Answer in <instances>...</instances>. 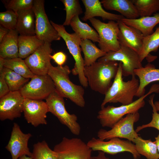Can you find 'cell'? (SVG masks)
Listing matches in <instances>:
<instances>
[{"label":"cell","instance_id":"cell-3","mask_svg":"<svg viewBox=\"0 0 159 159\" xmlns=\"http://www.w3.org/2000/svg\"><path fill=\"white\" fill-rule=\"evenodd\" d=\"M122 69V63H118L117 74L112 84L105 94L104 98L101 105V108L105 107L107 103H120L126 105L132 102L133 97L138 90L139 82L132 76L131 80L123 81Z\"/></svg>","mask_w":159,"mask_h":159},{"label":"cell","instance_id":"cell-38","mask_svg":"<svg viewBox=\"0 0 159 159\" xmlns=\"http://www.w3.org/2000/svg\"><path fill=\"white\" fill-rule=\"evenodd\" d=\"M50 57L58 66H62L65 63L67 59L66 54L62 51H59L51 55Z\"/></svg>","mask_w":159,"mask_h":159},{"label":"cell","instance_id":"cell-28","mask_svg":"<svg viewBox=\"0 0 159 159\" xmlns=\"http://www.w3.org/2000/svg\"><path fill=\"white\" fill-rule=\"evenodd\" d=\"M136 150L140 155L147 159H159V154L155 141L150 139L145 140L138 136L133 142Z\"/></svg>","mask_w":159,"mask_h":159},{"label":"cell","instance_id":"cell-13","mask_svg":"<svg viewBox=\"0 0 159 159\" xmlns=\"http://www.w3.org/2000/svg\"><path fill=\"white\" fill-rule=\"evenodd\" d=\"M87 144L92 151H101L112 155L128 152L132 155L134 159H138L140 157V155L136 150L135 144L128 140L115 138L108 141H105L93 137Z\"/></svg>","mask_w":159,"mask_h":159},{"label":"cell","instance_id":"cell-27","mask_svg":"<svg viewBox=\"0 0 159 159\" xmlns=\"http://www.w3.org/2000/svg\"><path fill=\"white\" fill-rule=\"evenodd\" d=\"M80 46L84 56L85 66L92 65L96 62L97 59L103 57L106 54L98 48L89 39H82Z\"/></svg>","mask_w":159,"mask_h":159},{"label":"cell","instance_id":"cell-5","mask_svg":"<svg viewBox=\"0 0 159 159\" xmlns=\"http://www.w3.org/2000/svg\"><path fill=\"white\" fill-rule=\"evenodd\" d=\"M50 22L59 35L64 41L67 49L75 61L74 67L71 71L72 73L74 75H78L80 82L83 87H87V80L84 73V60L81 54L80 47L82 39L76 33L70 34L67 32L63 25L57 24L52 21Z\"/></svg>","mask_w":159,"mask_h":159},{"label":"cell","instance_id":"cell-24","mask_svg":"<svg viewBox=\"0 0 159 159\" xmlns=\"http://www.w3.org/2000/svg\"><path fill=\"white\" fill-rule=\"evenodd\" d=\"M121 20L126 25L139 30L144 37L154 32V27L159 24V13L154 14L152 16L142 17L135 19H128L124 17Z\"/></svg>","mask_w":159,"mask_h":159},{"label":"cell","instance_id":"cell-37","mask_svg":"<svg viewBox=\"0 0 159 159\" xmlns=\"http://www.w3.org/2000/svg\"><path fill=\"white\" fill-rule=\"evenodd\" d=\"M154 96V94L150 95L148 100L149 103L153 109L152 119L148 124L138 126L135 130L137 133L143 129L147 127H153L159 131V113L158 112L153 102Z\"/></svg>","mask_w":159,"mask_h":159},{"label":"cell","instance_id":"cell-14","mask_svg":"<svg viewBox=\"0 0 159 159\" xmlns=\"http://www.w3.org/2000/svg\"><path fill=\"white\" fill-rule=\"evenodd\" d=\"M52 51L51 43L44 42L24 61L31 70L35 75L48 74L52 65L50 55Z\"/></svg>","mask_w":159,"mask_h":159},{"label":"cell","instance_id":"cell-34","mask_svg":"<svg viewBox=\"0 0 159 159\" xmlns=\"http://www.w3.org/2000/svg\"><path fill=\"white\" fill-rule=\"evenodd\" d=\"M32 157L33 159H57L54 151L44 140L34 145Z\"/></svg>","mask_w":159,"mask_h":159},{"label":"cell","instance_id":"cell-45","mask_svg":"<svg viewBox=\"0 0 159 159\" xmlns=\"http://www.w3.org/2000/svg\"><path fill=\"white\" fill-rule=\"evenodd\" d=\"M18 159H33V158L32 157L24 155L20 157Z\"/></svg>","mask_w":159,"mask_h":159},{"label":"cell","instance_id":"cell-9","mask_svg":"<svg viewBox=\"0 0 159 159\" xmlns=\"http://www.w3.org/2000/svg\"><path fill=\"white\" fill-rule=\"evenodd\" d=\"M57 159H92V150L83 140L77 138L64 137L54 147Z\"/></svg>","mask_w":159,"mask_h":159},{"label":"cell","instance_id":"cell-19","mask_svg":"<svg viewBox=\"0 0 159 159\" xmlns=\"http://www.w3.org/2000/svg\"><path fill=\"white\" fill-rule=\"evenodd\" d=\"M85 11L82 19L84 21L94 18L101 17L103 20H109L117 22L124 17L121 15L115 14L107 12L102 6L101 1L99 0H82Z\"/></svg>","mask_w":159,"mask_h":159},{"label":"cell","instance_id":"cell-43","mask_svg":"<svg viewBox=\"0 0 159 159\" xmlns=\"http://www.w3.org/2000/svg\"><path fill=\"white\" fill-rule=\"evenodd\" d=\"M155 141L156 144L158 151L159 154V133L158 136L155 138Z\"/></svg>","mask_w":159,"mask_h":159},{"label":"cell","instance_id":"cell-1","mask_svg":"<svg viewBox=\"0 0 159 159\" xmlns=\"http://www.w3.org/2000/svg\"><path fill=\"white\" fill-rule=\"evenodd\" d=\"M71 71L67 65L50 67L48 74L54 84L55 89L63 98L69 99L80 107H84L85 90L81 86L73 83L70 80Z\"/></svg>","mask_w":159,"mask_h":159},{"label":"cell","instance_id":"cell-16","mask_svg":"<svg viewBox=\"0 0 159 159\" xmlns=\"http://www.w3.org/2000/svg\"><path fill=\"white\" fill-rule=\"evenodd\" d=\"M32 136L30 133H23L17 123H14L9 140L5 147L10 153L12 159H18L24 155L32 156V153L28 147V141Z\"/></svg>","mask_w":159,"mask_h":159},{"label":"cell","instance_id":"cell-7","mask_svg":"<svg viewBox=\"0 0 159 159\" xmlns=\"http://www.w3.org/2000/svg\"><path fill=\"white\" fill-rule=\"evenodd\" d=\"M49 112L56 116L60 122L66 126L74 135H80L81 127L77 117L70 114L66 110L64 98L55 90L46 99Z\"/></svg>","mask_w":159,"mask_h":159},{"label":"cell","instance_id":"cell-18","mask_svg":"<svg viewBox=\"0 0 159 159\" xmlns=\"http://www.w3.org/2000/svg\"><path fill=\"white\" fill-rule=\"evenodd\" d=\"M119 28L118 39L120 45L130 48L139 54L143 47L144 37L137 29L127 25L121 20L117 21Z\"/></svg>","mask_w":159,"mask_h":159},{"label":"cell","instance_id":"cell-2","mask_svg":"<svg viewBox=\"0 0 159 159\" xmlns=\"http://www.w3.org/2000/svg\"><path fill=\"white\" fill-rule=\"evenodd\" d=\"M118 63L115 61L95 62L85 66L84 74L93 90L105 95L112 85V80L117 74Z\"/></svg>","mask_w":159,"mask_h":159},{"label":"cell","instance_id":"cell-4","mask_svg":"<svg viewBox=\"0 0 159 159\" xmlns=\"http://www.w3.org/2000/svg\"><path fill=\"white\" fill-rule=\"evenodd\" d=\"M159 92V85H153L148 92L132 103L116 107L108 105L101 108L98 113L97 118L103 127L111 128L127 115L138 112L145 104V98L153 92Z\"/></svg>","mask_w":159,"mask_h":159},{"label":"cell","instance_id":"cell-15","mask_svg":"<svg viewBox=\"0 0 159 159\" xmlns=\"http://www.w3.org/2000/svg\"><path fill=\"white\" fill-rule=\"evenodd\" d=\"M25 98L19 91H10L0 98V120H13L23 112Z\"/></svg>","mask_w":159,"mask_h":159},{"label":"cell","instance_id":"cell-30","mask_svg":"<svg viewBox=\"0 0 159 159\" xmlns=\"http://www.w3.org/2000/svg\"><path fill=\"white\" fill-rule=\"evenodd\" d=\"M10 91H19L29 80L12 70L4 67L2 72Z\"/></svg>","mask_w":159,"mask_h":159},{"label":"cell","instance_id":"cell-23","mask_svg":"<svg viewBox=\"0 0 159 159\" xmlns=\"http://www.w3.org/2000/svg\"><path fill=\"white\" fill-rule=\"evenodd\" d=\"M16 29H11L0 43V57L4 59L19 57V36Z\"/></svg>","mask_w":159,"mask_h":159},{"label":"cell","instance_id":"cell-25","mask_svg":"<svg viewBox=\"0 0 159 159\" xmlns=\"http://www.w3.org/2000/svg\"><path fill=\"white\" fill-rule=\"evenodd\" d=\"M44 42L36 35L19 36V57L25 59L32 54Z\"/></svg>","mask_w":159,"mask_h":159},{"label":"cell","instance_id":"cell-10","mask_svg":"<svg viewBox=\"0 0 159 159\" xmlns=\"http://www.w3.org/2000/svg\"><path fill=\"white\" fill-rule=\"evenodd\" d=\"M120 46L119 50L106 53L104 56L99 59L98 61H119L122 63L123 76L127 77L135 75L134 70L143 67L138 54L130 48L122 45Z\"/></svg>","mask_w":159,"mask_h":159},{"label":"cell","instance_id":"cell-22","mask_svg":"<svg viewBox=\"0 0 159 159\" xmlns=\"http://www.w3.org/2000/svg\"><path fill=\"white\" fill-rule=\"evenodd\" d=\"M16 13L18 15V21L16 30L18 34L21 35H35V17L33 7Z\"/></svg>","mask_w":159,"mask_h":159},{"label":"cell","instance_id":"cell-29","mask_svg":"<svg viewBox=\"0 0 159 159\" xmlns=\"http://www.w3.org/2000/svg\"><path fill=\"white\" fill-rule=\"evenodd\" d=\"M159 47V25L152 34L144 37L141 51L139 55L140 60H143L152 52H157Z\"/></svg>","mask_w":159,"mask_h":159},{"label":"cell","instance_id":"cell-32","mask_svg":"<svg viewBox=\"0 0 159 159\" xmlns=\"http://www.w3.org/2000/svg\"><path fill=\"white\" fill-rule=\"evenodd\" d=\"M140 17L151 16L159 11V0H132Z\"/></svg>","mask_w":159,"mask_h":159},{"label":"cell","instance_id":"cell-6","mask_svg":"<svg viewBox=\"0 0 159 159\" xmlns=\"http://www.w3.org/2000/svg\"><path fill=\"white\" fill-rule=\"evenodd\" d=\"M91 23L98 34L100 49L107 53L115 52L120 48L118 39L119 28L117 22L109 21L107 23L93 18L90 19Z\"/></svg>","mask_w":159,"mask_h":159},{"label":"cell","instance_id":"cell-36","mask_svg":"<svg viewBox=\"0 0 159 159\" xmlns=\"http://www.w3.org/2000/svg\"><path fill=\"white\" fill-rule=\"evenodd\" d=\"M18 21L16 13L10 10L0 12V25L9 30L16 29Z\"/></svg>","mask_w":159,"mask_h":159},{"label":"cell","instance_id":"cell-11","mask_svg":"<svg viewBox=\"0 0 159 159\" xmlns=\"http://www.w3.org/2000/svg\"><path fill=\"white\" fill-rule=\"evenodd\" d=\"M55 90L53 80L47 74L35 75L19 91L25 99L42 100L46 99Z\"/></svg>","mask_w":159,"mask_h":159},{"label":"cell","instance_id":"cell-21","mask_svg":"<svg viewBox=\"0 0 159 159\" xmlns=\"http://www.w3.org/2000/svg\"><path fill=\"white\" fill-rule=\"evenodd\" d=\"M101 2L107 10L117 11L125 18L135 19L140 16L132 0H102Z\"/></svg>","mask_w":159,"mask_h":159},{"label":"cell","instance_id":"cell-44","mask_svg":"<svg viewBox=\"0 0 159 159\" xmlns=\"http://www.w3.org/2000/svg\"><path fill=\"white\" fill-rule=\"evenodd\" d=\"M156 110L157 111H159V101H155L154 103Z\"/></svg>","mask_w":159,"mask_h":159},{"label":"cell","instance_id":"cell-20","mask_svg":"<svg viewBox=\"0 0 159 159\" xmlns=\"http://www.w3.org/2000/svg\"><path fill=\"white\" fill-rule=\"evenodd\" d=\"M135 75L139 79V88L136 96L139 97L145 94V87L150 83L159 81V69L154 65L148 63L144 67L134 70Z\"/></svg>","mask_w":159,"mask_h":159},{"label":"cell","instance_id":"cell-41","mask_svg":"<svg viewBox=\"0 0 159 159\" xmlns=\"http://www.w3.org/2000/svg\"><path fill=\"white\" fill-rule=\"evenodd\" d=\"M92 159H109L105 155V153L101 151H99L97 155L92 157Z\"/></svg>","mask_w":159,"mask_h":159},{"label":"cell","instance_id":"cell-31","mask_svg":"<svg viewBox=\"0 0 159 159\" xmlns=\"http://www.w3.org/2000/svg\"><path fill=\"white\" fill-rule=\"evenodd\" d=\"M4 67L26 78L31 79L35 75L31 71L24 60L19 57L4 59Z\"/></svg>","mask_w":159,"mask_h":159},{"label":"cell","instance_id":"cell-26","mask_svg":"<svg viewBox=\"0 0 159 159\" xmlns=\"http://www.w3.org/2000/svg\"><path fill=\"white\" fill-rule=\"evenodd\" d=\"M70 25L81 39H87L95 42H99V36L97 31L87 23L82 22L78 16L73 18Z\"/></svg>","mask_w":159,"mask_h":159},{"label":"cell","instance_id":"cell-33","mask_svg":"<svg viewBox=\"0 0 159 159\" xmlns=\"http://www.w3.org/2000/svg\"><path fill=\"white\" fill-rule=\"evenodd\" d=\"M66 11V17L63 25H70L72 19L74 16L82 14L83 11L78 0H61Z\"/></svg>","mask_w":159,"mask_h":159},{"label":"cell","instance_id":"cell-39","mask_svg":"<svg viewBox=\"0 0 159 159\" xmlns=\"http://www.w3.org/2000/svg\"><path fill=\"white\" fill-rule=\"evenodd\" d=\"M10 92L9 87L2 74H0V98Z\"/></svg>","mask_w":159,"mask_h":159},{"label":"cell","instance_id":"cell-42","mask_svg":"<svg viewBox=\"0 0 159 159\" xmlns=\"http://www.w3.org/2000/svg\"><path fill=\"white\" fill-rule=\"evenodd\" d=\"M4 67V59L0 57V73L2 72Z\"/></svg>","mask_w":159,"mask_h":159},{"label":"cell","instance_id":"cell-12","mask_svg":"<svg viewBox=\"0 0 159 159\" xmlns=\"http://www.w3.org/2000/svg\"><path fill=\"white\" fill-rule=\"evenodd\" d=\"M43 0H34L33 9L35 17V35L39 39L51 43L61 37L51 24L45 13Z\"/></svg>","mask_w":159,"mask_h":159},{"label":"cell","instance_id":"cell-35","mask_svg":"<svg viewBox=\"0 0 159 159\" xmlns=\"http://www.w3.org/2000/svg\"><path fill=\"white\" fill-rule=\"evenodd\" d=\"M1 1L7 10L17 13L20 11L32 8L34 0H4Z\"/></svg>","mask_w":159,"mask_h":159},{"label":"cell","instance_id":"cell-40","mask_svg":"<svg viewBox=\"0 0 159 159\" xmlns=\"http://www.w3.org/2000/svg\"><path fill=\"white\" fill-rule=\"evenodd\" d=\"M9 30L0 25V43L8 34Z\"/></svg>","mask_w":159,"mask_h":159},{"label":"cell","instance_id":"cell-17","mask_svg":"<svg viewBox=\"0 0 159 159\" xmlns=\"http://www.w3.org/2000/svg\"><path fill=\"white\" fill-rule=\"evenodd\" d=\"M23 112L27 122L35 127L47 123V114L49 111L46 102L25 98Z\"/></svg>","mask_w":159,"mask_h":159},{"label":"cell","instance_id":"cell-8","mask_svg":"<svg viewBox=\"0 0 159 159\" xmlns=\"http://www.w3.org/2000/svg\"><path fill=\"white\" fill-rule=\"evenodd\" d=\"M139 118L138 112L128 114L115 124L110 130L100 129L97 133V137L102 140L115 138H123L133 143L135 139L139 136L134 130V125Z\"/></svg>","mask_w":159,"mask_h":159}]
</instances>
